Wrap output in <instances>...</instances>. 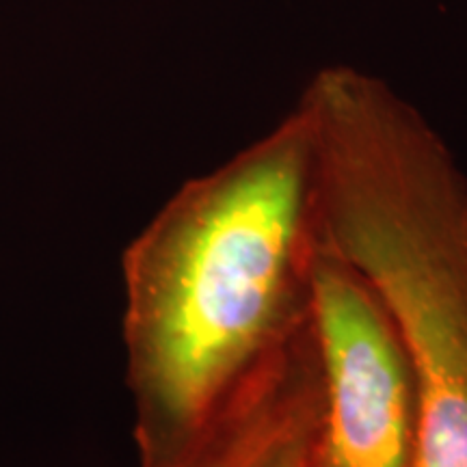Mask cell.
<instances>
[{
  "label": "cell",
  "instance_id": "6da1fadb",
  "mask_svg": "<svg viewBox=\"0 0 467 467\" xmlns=\"http://www.w3.org/2000/svg\"><path fill=\"white\" fill-rule=\"evenodd\" d=\"M318 244L314 134L299 102L189 180L128 244L139 467L180 463L306 323Z\"/></svg>",
  "mask_w": 467,
  "mask_h": 467
},
{
  "label": "cell",
  "instance_id": "277c9868",
  "mask_svg": "<svg viewBox=\"0 0 467 467\" xmlns=\"http://www.w3.org/2000/svg\"><path fill=\"white\" fill-rule=\"evenodd\" d=\"M323 377L312 309L234 405L173 467H318Z\"/></svg>",
  "mask_w": 467,
  "mask_h": 467
},
{
  "label": "cell",
  "instance_id": "3957f363",
  "mask_svg": "<svg viewBox=\"0 0 467 467\" xmlns=\"http://www.w3.org/2000/svg\"><path fill=\"white\" fill-rule=\"evenodd\" d=\"M323 413L318 467H413L418 389L392 317L364 275L327 243L312 273Z\"/></svg>",
  "mask_w": 467,
  "mask_h": 467
},
{
  "label": "cell",
  "instance_id": "7a4b0ae2",
  "mask_svg": "<svg viewBox=\"0 0 467 467\" xmlns=\"http://www.w3.org/2000/svg\"><path fill=\"white\" fill-rule=\"evenodd\" d=\"M312 121L323 236L392 317L418 389L413 467H467V178L426 117L379 76L334 66Z\"/></svg>",
  "mask_w": 467,
  "mask_h": 467
}]
</instances>
